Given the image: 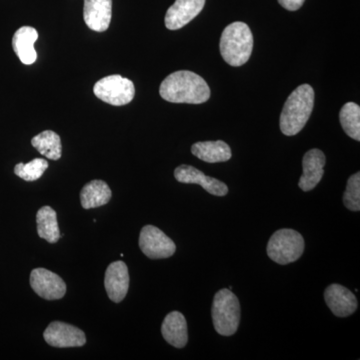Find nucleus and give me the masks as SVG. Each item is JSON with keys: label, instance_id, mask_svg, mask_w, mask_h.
I'll use <instances>...</instances> for the list:
<instances>
[{"label": "nucleus", "instance_id": "obj_1", "mask_svg": "<svg viewBox=\"0 0 360 360\" xmlns=\"http://www.w3.org/2000/svg\"><path fill=\"white\" fill-rule=\"evenodd\" d=\"M160 94L168 103L200 104L210 99V89L200 75L180 70L168 75L161 82Z\"/></svg>", "mask_w": 360, "mask_h": 360}, {"label": "nucleus", "instance_id": "obj_2", "mask_svg": "<svg viewBox=\"0 0 360 360\" xmlns=\"http://www.w3.org/2000/svg\"><path fill=\"white\" fill-rule=\"evenodd\" d=\"M314 106V90L309 84H302L293 90L284 103L281 115V130L284 135L293 136L302 131Z\"/></svg>", "mask_w": 360, "mask_h": 360}, {"label": "nucleus", "instance_id": "obj_3", "mask_svg": "<svg viewBox=\"0 0 360 360\" xmlns=\"http://www.w3.org/2000/svg\"><path fill=\"white\" fill-rule=\"evenodd\" d=\"M253 49V35L245 22L227 25L220 37L219 49L225 63L231 66H241L250 60Z\"/></svg>", "mask_w": 360, "mask_h": 360}, {"label": "nucleus", "instance_id": "obj_4", "mask_svg": "<svg viewBox=\"0 0 360 360\" xmlns=\"http://www.w3.org/2000/svg\"><path fill=\"white\" fill-rule=\"evenodd\" d=\"M212 321L215 330L222 336H231L238 331L240 321V304L231 290H219L213 300Z\"/></svg>", "mask_w": 360, "mask_h": 360}, {"label": "nucleus", "instance_id": "obj_5", "mask_svg": "<svg viewBox=\"0 0 360 360\" xmlns=\"http://www.w3.org/2000/svg\"><path fill=\"white\" fill-rule=\"evenodd\" d=\"M304 239L293 229H279L274 232L267 243V255L281 265L290 264L300 259L304 251Z\"/></svg>", "mask_w": 360, "mask_h": 360}, {"label": "nucleus", "instance_id": "obj_6", "mask_svg": "<svg viewBox=\"0 0 360 360\" xmlns=\"http://www.w3.org/2000/svg\"><path fill=\"white\" fill-rule=\"evenodd\" d=\"M97 98L115 106L131 103L135 96L134 82L122 75H110L98 80L94 87Z\"/></svg>", "mask_w": 360, "mask_h": 360}, {"label": "nucleus", "instance_id": "obj_7", "mask_svg": "<svg viewBox=\"0 0 360 360\" xmlns=\"http://www.w3.org/2000/svg\"><path fill=\"white\" fill-rule=\"evenodd\" d=\"M139 248L151 259H162L174 255L176 246L165 232L153 225H146L139 236Z\"/></svg>", "mask_w": 360, "mask_h": 360}, {"label": "nucleus", "instance_id": "obj_8", "mask_svg": "<svg viewBox=\"0 0 360 360\" xmlns=\"http://www.w3.org/2000/svg\"><path fill=\"white\" fill-rule=\"evenodd\" d=\"M30 286L37 295L46 300H60L66 293L65 281L58 274L41 267L32 270Z\"/></svg>", "mask_w": 360, "mask_h": 360}, {"label": "nucleus", "instance_id": "obj_9", "mask_svg": "<svg viewBox=\"0 0 360 360\" xmlns=\"http://www.w3.org/2000/svg\"><path fill=\"white\" fill-rule=\"evenodd\" d=\"M44 338L49 345L58 348L84 347L86 343L82 329L61 321L51 322L45 329Z\"/></svg>", "mask_w": 360, "mask_h": 360}, {"label": "nucleus", "instance_id": "obj_10", "mask_svg": "<svg viewBox=\"0 0 360 360\" xmlns=\"http://www.w3.org/2000/svg\"><path fill=\"white\" fill-rule=\"evenodd\" d=\"M104 286L111 302H122L129 292V274L124 262H115L108 265L104 276Z\"/></svg>", "mask_w": 360, "mask_h": 360}, {"label": "nucleus", "instance_id": "obj_11", "mask_svg": "<svg viewBox=\"0 0 360 360\" xmlns=\"http://www.w3.org/2000/svg\"><path fill=\"white\" fill-rule=\"evenodd\" d=\"M175 179L181 184H198L208 193L215 196H224L229 193V187L224 182L213 177L207 176L191 165H180L175 168Z\"/></svg>", "mask_w": 360, "mask_h": 360}, {"label": "nucleus", "instance_id": "obj_12", "mask_svg": "<svg viewBox=\"0 0 360 360\" xmlns=\"http://www.w3.org/2000/svg\"><path fill=\"white\" fill-rule=\"evenodd\" d=\"M205 6V0H176L168 8L165 26L170 30H180L194 20Z\"/></svg>", "mask_w": 360, "mask_h": 360}, {"label": "nucleus", "instance_id": "obj_13", "mask_svg": "<svg viewBox=\"0 0 360 360\" xmlns=\"http://www.w3.org/2000/svg\"><path fill=\"white\" fill-rule=\"evenodd\" d=\"M324 300L333 314L347 317L357 309V300L352 291L340 284H330L324 292Z\"/></svg>", "mask_w": 360, "mask_h": 360}, {"label": "nucleus", "instance_id": "obj_14", "mask_svg": "<svg viewBox=\"0 0 360 360\" xmlns=\"http://www.w3.org/2000/svg\"><path fill=\"white\" fill-rule=\"evenodd\" d=\"M326 155L319 149L314 148L307 151L303 156V174L300 177L298 186L303 191H310L321 182L324 174Z\"/></svg>", "mask_w": 360, "mask_h": 360}, {"label": "nucleus", "instance_id": "obj_15", "mask_svg": "<svg viewBox=\"0 0 360 360\" xmlns=\"http://www.w3.org/2000/svg\"><path fill=\"white\" fill-rule=\"evenodd\" d=\"M112 16V0H84L85 23L94 32H103L108 30Z\"/></svg>", "mask_w": 360, "mask_h": 360}, {"label": "nucleus", "instance_id": "obj_16", "mask_svg": "<svg viewBox=\"0 0 360 360\" xmlns=\"http://www.w3.org/2000/svg\"><path fill=\"white\" fill-rule=\"evenodd\" d=\"M37 39L39 32L32 26H22L14 33L13 51L23 65H30L37 61V54L34 49V42Z\"/></svg>", "mask_w": 360, "mask_h": 360}, {"label": "nucleus", "instance_id": "obj_17", "mask_svg": "<svg viewBox=\"0 0 360 360\" xmlns=\"http://www.w3.org/2000/svg\"><path fill=\"white\" fill-rule=\"evenodd\" d=\"M161 333L167 342L172 347L184 348L188 341L186 317L179 311L170 312L162 322Z\"/></svg>", "mask_w": 360, "mask_h": 360}, {"label": "nucleus", "instance_id": "obj_18", "mask_svg": "<svg viewBox=\"0 0 360 360\" xmlns=\"http://www.w3.org/2000/svg\"><path fill=\"white\" fill-rule=\"evenodd\" d=\"M191 153L208 163L225 162L231 158V148L222 141L196 142L191 148Z\"/></svg>", "mask_w": 360, "mask_h": 360}, {"label": "nucleus", "instance_id": "obj_19", "mask_svg": "<svg viewBox=\"0 0 360 360\" xmlns=\"http://www.w3.org/2000/svg\"><path fill=\"white\" fill-rule=\"evenodd\" d=\"M112 193L103 180H92L85 184L80 191V202L84 210L101 207L110 202Z\"/></svg>", "mask_w": 360, "mask_h": 360}, {"label": "nucleus", "instance_id": "obj_20", "mask_svg": "<svg viewBox=\"0 0 360 360\" xmlns=\"http://www.w3.org/2000/svg\"><path fill=\"white\" fill-rule=\"evenodd\" d=\"M37 233L47 243H56L60 239L58 214L51 206L40 208L37 214Z\"/></svg>", "mask_w": 360, "mask_h": 360}, {"label": "nucleus", "instance_id": "obj_21", "mask_svg": "<svg viewBox=\"0 0 360 360\" xmlns=\"http://www.w3.org/2000/svg\"><path fill=\"white\" fill-rule=\"evenodd\" d=\"M32 144L40 155L45 156L49 160H60L61 153H63L61 139L59 135L52 130H45L41 134L33 137Z\"/></svg>", "mask_w": 360, "mask_h": 360}, {"label": "nucleus", "instance_id": "obj_22", "mask_svg": "<svg viewBox=\"0 0 360 360\" xmlns=\"http://www.w3.org/2000/svg\"><path fill=\"white\" fill-rule=\"evenodd\" d=\"M341 127L345 134L354 139L360 141V108L354 103H347L342 106L340 112Z\"/></svg>", "mask_w": 360, "mask_h": 360}, {"label": "nucleus", "instance_id": "obj_23", "mask_svg": "<svg viewBox=\"0 0 360 360\" xmlns=\"http://www.w3.org/2000/svg\"><path fill=\"white\" fill-rule=\"evenodd\" d=\"M49 168V162L42 158H34L28 163H18L14 167V174L25 181H35L44 175Z\"/></svg>", "mask_w": 360, "mask_h": 360}, {"label": "nucleus", "instance_id": "obj_24", "mask_svg": "<svg viewBox=\"0 0 360 360\" xmlns=\"http://www.w3.org/2000/svg\"><path fill=\"white\" fill-rule=\"evenodd\" d=\"M343 203L352 212L360 210V174L357 172L347 180V191L343 195Z\"/></svg>", "mask_w": 360, "mask_h": 360}, {"label": "nucleus", "instance_id": "obj_25", "mask_svg": "<svg viewBox=\"0 0 360 360\" xmlns=\"http://www.w3.org/2000/svg\"><path fill=\"white\" fill-rule=\"evenodd\" d=\"M305 0H278L279 4L286 11H296L304 4Z\"/></svg>", "mask_w": 360, "mask_h": 360}]
</instances>
